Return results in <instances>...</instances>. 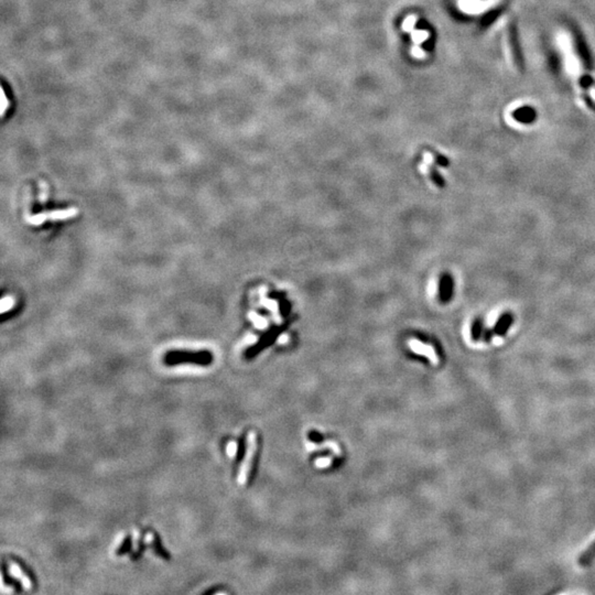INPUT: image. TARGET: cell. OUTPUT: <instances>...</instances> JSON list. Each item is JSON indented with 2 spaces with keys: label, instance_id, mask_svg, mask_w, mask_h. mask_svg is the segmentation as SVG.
<instances>
[{
  "label": "cell",
  "instance_id": "cell-1",
  "mask_svg": "<svg viewBox=\"0 0 595 595\" xmlns=\"http://www.w3.org/2000/svg\"><path fill=\"white\" fill-rule=\"evenodd\" d=\"M214 361L210 351H169L164 354L163 363L166 366H176L182 364H192L206 367Z\"/></svg>",
  "mask_w": 595,
  "mask_h": 595
},
{
  "label": "cell",
  "instance_id": "cell-2",
  "mask_svg": "<svg viewBox=\"0 0 595 595\" xmlns=\"http://www.w3.org/2000/svg\"><path fill=\"white\" fill-rule=\"evenodd\" d=\"M246 442H247L246 454H245V457L242 462L241 472H239V477H238V481L241 484H246L249 479L250 473H252L254 457H255L256 452H257V446H258L257 433L254 431L250 432L246 438Z\"/></svg>",
  "mask_w": 595,
  "mask_h": 595
},
{
  "label": "cell",
  "instance_id": "cell-3",
  "mask_svg": "<svg viewBox=\"0 0 595 595\" xmlns=\"http://www.w3.org/2000/svg\"><path fill=\"white\" fill-rule=\"evenodd\" d=\"M439 286H440L439 287L440 300L443 302V303H446L447 301L451 300L452 295H453L454 283H453L452 276L448 274H443L441 279H440Z\"/></svg>",
  "mask_w": 595,
  "mask_h": 595
},
{
  "label": "cell",
  "instance_id": "cell-4",
  "mask_svg": "<svg viewBox=\"0 0 595 595\" xmlns=\"http://www.w3.org/2000/svg\"><path fill=\"white\" fill-rule=\"evenodd\" d=\"M514 323V316L511 313L509 312H505L504 314H502L499 316V319L496 323V325L494 327V332H495V335L497 336H505L506 333L508 332L509 327L513 325Z\"/></svg>",
  "mask_w": 595,
  "mask_h": 595
},
{
  "label": "cell",
  "instance_id": "cell-5",
  "mask_svg": "<svg viewBox=\"0 0 595 595\" xmlns=\"http://www.w3.org/2000/svg\"><path fill=\"white\" fill-rule=\"evenodd\" d=\"M1 576H2V580L3 583L6 584L7 587L12 588L15 592H22V584L17 579H14L11 574L9 573L8 570V567L6 565V562H2L1 565Z\"/></svg>",
  "mask_w": 595,
  "mask_h": 595
},
{
  "label": "cell",
  "instance_id": "cell-6",
  "mask_svg": "<svg viewBox=\"0 0 595 595\" xmlns=\"http://www.w3.org/2000/svg\"><path fill=\"white\" fill-rule=\"evenodd\" d=\"M152 549H153L155 555L159 556L160 558H162L163 560H165V561L171 560V555L169 553V551L163 547L160 536L156 534V532H154L153 537H152Z\"/></svg>",
  "mask_w": 595,
  "mask_h": 595
},
{
  "label": "cell",
  "instance_id": "cell-7",
  "mask_svg": "<svg viewBox=\"0 0 595 595\" xmlns=\"http://www.w3.org/2000/svg\"><path fill=\"white\" fill-rule=\"evenodd\" d=\"M12 560L17 563V566L19 567L20 571L24 574V577L28 579L31 584H32V587L35 588L36 586H38V582H36V577L34 576L33 571L31 570V568L27 565V563H25L22 559H20V558H18V557H12Z\"/></svg>",
  "mask_w": 595,
  "mask_h": 595
},
{
  "label": "cell",
  "instance_id": "cell-8",
  "mask_svg": "<svg viewBox=\"0 0 595 595\" xmlns=\"http://www.w3.org/2000/svg\"><path fill=\"white\" fill-rule=\"evenodd\" d=\"M594 559H595V540L587 548V550L584 551L580 557H579L578 563L580 567L586 568V567L591 566Z\"/></svg>",
  "mask_w": 595,
  "mask_h": 595
},
{
  "label": "cell",
  "instance_id": "cell-9",
  "mask_svg": "<svg viewBox=\"0 0 595 595\" xmlns=\"http://www.w3.org/2000/svg\"><path fill=\"white\" fill-rule=\"evenodd\" d=\"M132 550H133V536L132 535H127L123 539L122 544L119 545V547L117 548L116 556L117 557H123L125 555H127V553H129Z\"/></svg>",
  "mask_w": 595,
  "mask_h": 595
},
{
  "label": "cell",
  "instance_id": "cell-10",
  "mask_svg": "<svg viewBox=\"0 0 595 595\" xmlns=\"http://www.w3.org/2000/svg\"><path fill=\"white\" fill-rule=\"evenodd\" d=\"M77 211L75 208H69V210H63V211H54V212H51L48 214V218L50 220H66V218H70L76 215Z\"/></svg>",
  "mask_w": 595,
  "mask_h": 595
},
{
  "label": "cell",
  "instance_id": "cell-11",
  "mask_svg": "<svg viewBox=\"0 0 595 595\" xmlns=\"http://www.w3.org/2000/svg\"><path fill=\"white\" fill-rule=\"evenodd\" d=\"M410 346H411V347H412V349H414V351H416V352H418V353H420V354H426L427 356L429 357V358L431 359V361H432L433 363H437V362H438V359H437V355L435 354V352H433L430 347L424 346V345H422V344H419V343H417V342H415V341L410 343Z\"/></svg>",
  "mask_w": 595,
  "mask_h": 595
},
{
  "label": "cell",
  "instance_id": "cell-12",
  "mask_svg": "<svg viewBox=\"0 0 595 595\" xmlns=\"http://www.w3.org/2000/svg\"><path fill=\"white\" fill-rule=\"evenodd\" d=\"M483 332H484V326H483V321L481 317H477V319H475L473 322V325H472V340L473 341H478L481 336L483 335Z\"/></svg>",
  "mask_w": 595,
  "mask_h": 595
},
{
  "label": "cell",
  "instance_id": "cell-13",
  "mask_svg": "<svg viewBox=\"0 0 595 595\" xmlns=\"http://www.w3.org/2000/svg\"><path fill=\"white\" fill-rule=\"evenodd\" d=\"M46 218H48V214H39V215H32L27 217V221L31 225H40V224H42Z\"/></svg>",
  "mask_w": 595,
  "mask_h": 595
},
{
  "label": "cell",
  "instance_id": "cell-14",
  "mask_svg": "<svg viewBox=\"0 0 595 595\" xmlns=\"http://www.w3.org/2000/svg\"><path fill=\"white\" fill-rule=\"evenodd\" d=\"M145 550H146V545H145V542H144L143 540H140V541H139L138 549H137V551H135V552L133 553V555H132V559H133L134 561L138 560L139 558L144 555Z\"/></svg>",
  "mask_w": 595,
  "mask_h": 595
},
{
  "label": "cell",
  "instance_id": "cell-15",
  "mask_svg": "<svg viewBox=\"0 0 595 595\" xmlns=\"http://www.w3.org/2000/svg\"><path fill=\"white\" fill-rule=\"evenodd\" d=\"M12 304H13L12 298H10V297L3 298L2 301H1V311L2 312H6L7 310L10 309V307H12Z\"/></svg>",
  "mask_w": 595,
  "mask_h": 595
},
{
  "label": "cell",
  "instance_id": "cell-16",
  "mask_svg": "<svg viewBox=\"0 0 595 595\" xmlns=\"http://www.w3.org/2000/svg\"><path fill=\"white\" fill-rule=\"evenodd\" d=\"M431 176H432V180L435 181V183L439 186H443L445 185V180H443V177L438 173V172L433 169L431 172Z\"/></svg>",
  "mask_w": 595,
  "mask_h": 595
},
{
  "label": "cell",
  "instance_id": "cell-17",
  "mask_svg": "<svg viewBox=\"0 0 595 595\" xmlns=\"http://www.w3.org/2000/svg\"><path fill=\"white\" fill-rule=\"evenodd\" d=\"M494 335H495L494 328H493V330H490V328H485L484 332H483V341L485 343H489L490 341L493 340Z\"/></svg>",
  "mask_w": 595,
  "mask_h": 595
},
{
  "label": "cell",
  "instance_id": "cell-18",
  "mask_svg": "<svg viewBox=\"0 0 595 595\" xmlns=\"http://www.w3.org/2000/svg\"><path fill=\"white\" fill-rule=\"evenodd\" d=\"M331 462L332 460L330 457H321L319 460L315 461V465L317 467H326L331 465Z\"/></svg>",
  "mask_w": 595,
  "mask_h": 595
},
{
  "label": "cell",
  "instance_id": "cell-19",
  "mask_svg": "<svg viewBox=\"0 0 595 595\" xmlns=\"http://www.w3.org/2000/svg\"><path fill=\"white\" fill-rule=\"evenodd\" d=\"M46 196H48V189H46V185L44 183H41V202L44 203L46 201Z\"/></svg>",
  "mask_w": 595,
  "mask_h": 595
}]
</instances>
